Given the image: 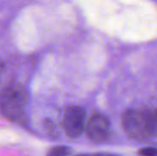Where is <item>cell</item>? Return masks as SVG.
<instances>
[{"label": "cell", "mask_w": 157, "mask_h": 156, "mask_svg": "<svg viewBox=\"0 0 157 156\" xmlns=\"http://www.w3.org/2000/svg\"><path fill=\"white\" fill-rule=\"evenodd\" d=\"M86 111L78 106L66 108L63 113V127L66 135L72 139L78 138L85 129Z\"/></svg>", "instance_id": "obj_3"}, {"label": "cell", "mask_w": 157, "mask_h": 156, "mask_svg": "<svg viewBox=\"0 0 157 156\" xmlns=\"http://www.w3.org/2000/svg\"><path fill=\"white\" fill-rule=\"evenodd\" d=\"M71 154V149L67 146L63 145H58L52 147L46 156H68Z\"/></svg>", "instance_id": "obj_5"}, {"label": "cell", "mask_w": 157, "mask_h": 156, "mask_svg": "<svg viewBox=\"0 0 157 156\" xmlns=\"http://www.w3.org/2000/svg\"><path fill=\"white\" fill-rule=\"evenodd\" d=\"M122 127L132 140L153 139L157 135V108L126 110L122 117Z\"/></svg>", "instance_id": "obj_1"}, {"label": "cell", "mask_w": 157, "mask_h": 156, "mask_svg": "<svg viewBox=\"0 0 157 156\" xmlns=\"http://www.w3.org/2000/svg\"><path fill=\"white\" fill-rule=\"evenodd\" d=\"M95 156H118V155L111 154H103V153H100V154H95Z\"/></svg>", "instance_id": "obj_7"}, {"label": "cell", "mask_w": 157, "mask_h": 156, "mask_svg": "<svg viewBox=\"0 0 157 156\" xmlns=\"http://www.w3.org/2000/svg\"><path fill=\"white\" fill-rule=\"evenodd\" d=\"M139 156H157V148L155 147H146L142 148L138 151Z\"/></svg>", "instance_id": "obj_6"}, {"label": "cell", "mask_w": 157, "mask_h": 156, "mask_svg": "<svg viewBox=\"0 0 157 156\" xmlns=\"http://www.w3.org/2000/svg\"><path fill=\"white\" fill-rule=\"evenodd\" d=\"M75 156H95V154H77Z\"/></svg>", "instance_id": "obj_8"}, {"label": "cell", "mask_w": 157, "mask_h": 156, "mask_svg": "<svg viewBox=\"0 0 157 156\" xmlns=\"http://www.w3.org/2000/svg\"><path fill=\"white\" fill-rule=\"evenodd\" d=\"M28 103L25 89L18 85H10L0 93V111L8 120L20 119Z\"/></svg>", "instance_id": "obj_2"}, {"label": "cell", "mask_w": 157, "mask_h": 156, "mask_svg": "<svg viewBox=\"0 0 157 156\" xmlns=\"http://www.w3.org/2000/svg\"><path fill=\"white\" fill-rule=\"evenodd\" d=\"M87 137L96 143H103L110 136L109 120L102 114L93 115L86 125Z\"/></svg>", "instance_id": "obj_4"}]
</instances>
